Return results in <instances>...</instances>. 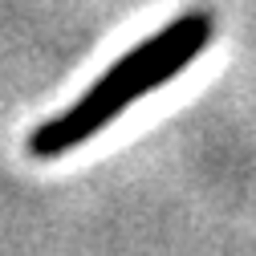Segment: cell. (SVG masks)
<instances>
[{
    "label": "cell",
    "instance_id": "6da1fadb",
    "mask_svg": "<svg viewBox=\"0 0 256 256\" xmlns=\"http://www.w3.org/2000/svg\"><path fill=\"white\" fill-rule=\"evenodd\" d=\"M216 37V16L196 8V12H183L171 24H163L154 37H146L142 45H134L130 53H122L114 66L106 70L110 82H118L130 98H146L150 90L167 86L171 78H179L191 61L204 53V45Z\"/></svg>",
    "mask_w": 256,
    "mask_h": 256
},
{
    "label": "cell",
    "instance_id": "7a4b0ae2",
    "mask_svg": "<svg viewBox=\"0 0 256 256\" xmlns=\"http://www.w3.org/2000/svg\"><path fill=\"white\" fill-rule=\"evenodd\" d=\"M126 106H134V98H130L118 82H110V78L102 74L66 114L41 122L37 130L28 134V154H33V158H61L66 150L90 142L102 126H110Z\"/></svg>",
    "mask_w": 256,
    "mask_h": 256
}]
</instances>
